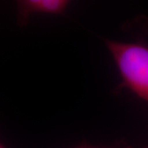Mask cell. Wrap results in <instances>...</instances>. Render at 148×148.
Returning a JSON list of instances; mask_svg holds the SVG:
<instances>
[{"instance_id":"cell-1","label":"cell","mask_w":148,"mask_h":148,"mask_svg":"<svg viewBox=\"0 0 148 148\" xmlns=\"http://www.w3.org/2000/svg\"><path fill=\"white\" fill-rule=\"evenodd\" d=\"M126 86L148 102V47L137 43L106 40Z\"/></svg>"},{"instance_id":"cell-2","label":"cell","mask_w":148,"mask_h":148,"mask_svg":"<svg viewBox=\"0 0 148 148\" xmlns=\"http://www.w3.org/2000/svg\"><path fill=\"white\" fill-rule=\"evenodd\" d=\"M70 2L68 0H21L18 1L17 17L21 25L27 23L33 14L62 15L66 12Z\"/></svg>"},{"instance_id":"cell-3","label":"cell","mask_w":148,"mask_h":148,"mask_svg":"<svg viewBox=\"0 0 148 148\" xmlns=\"http://www.w3.org/2000/svg\"><path fill=\"white\" fill-rule=\"evenodd\" d=\"M76 148H101V147H88V146H86V147H78Z\"/></svg>"},{"instance_id":"cell-4","label":"cell","mask_w":148,"mask_h":148,"mask_svg":"<svg viewBox=\"0 0 148 148\" xmlns=\"http://www.w3.org/2000/svg\"><path fill=\"white\" fill-rule=\"evenodd\" d=\"M0 148H4V147H3V146H2V145L0 144Z\"/></svg>"}]
</instances>
